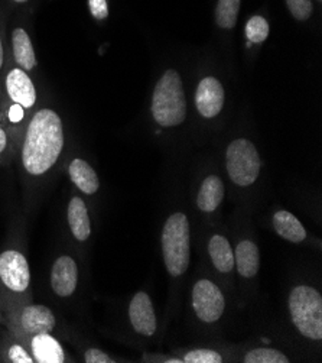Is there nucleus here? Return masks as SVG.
<instances>
[{
	"label": "nucleus",
	"mask_w": 322,
	"mask_h": 363,
	"mask_svg": "<svg viewBox=\"0 0 322 363\" xmlns=\"http://www.w3.org/2000/svg\"><path fill=\"white\" fill-rule=\"evenodd\" d=\"M19 140L0 118V167L9 164L18 154Z\"/></svg>",
	"instance_id": "24"
},
{
	"label": "nucleus",
	"mask_w": 322,
	"mask_h": 363,
	"mask_svg": "<svg viewBox=\"0 0 322 363\" xmlns=\"http://www.w3.org/2000/svg\"><path fill=\"white\" fill-rule=\"evenodd\" d=\"M65 143L62 116L50 106L38 107L26 123L16 154L26 186L37 189L45 183L59 165Z\"/></svg>",
	"instance_id": "1"
},
{
	"label": "nucleus",
	"mask_w": 322,
	"mask_h": 363,
	"mask_svg": "<svg viewBox=\"0 0 322 363\" xmlns=\"http://www.w3.org/2000/svg\"><path fill=\"white\" fill-rule=\"evenodd\" d=\"M226 169L237 187L255 184L262 169V158L256 145L247 138L233 139L226 148Z\"/></svg>",
	"instance_id": "8"
},
{
	"label": "nucleus",
	"mask_w": 322,
	"mask_h": 363,
	"mask_svg": "<svg viewBox=\"0 0 322 363\" xmlns=\"http://www.w3.org/2000/svg\"><path fill=\"white\" fill-rule=\"evenodd\" d=\"M241 9V0H217L214 8V21L219 29L230 32L236 28Z\"/></svg>",
	"instance_id": "22"
},
{
	"label": "nucleus",
	"mask_w": 322,
	"mask_h": 363,
	"mask_svg": "<svg viewBox=\"0 0 322 363\" xmlns=\"http://www.w3.org/2000/svg\"><path fill=\"white\" fill-rule=\"evenodd\" d=\"M315 2H316V4H321V2H322V0H315Z\"/></svg>",
	"instance_id": "33"
},
{
	"label": "nucleus",
	"mask_w": 322,
	"mask_h": 363,
	"mask_svg": "<svg viewBox=\"0 0 322 363\" xmlns=\"http://www.w3.org/2000/svg\"><path fill=\"white\" fill-rule=\"evenodd\" d=\"M226 104V90L220 79L216 76H204L195 87L194 106L197 113L211 121L222 115Z\"/></svg>",
	"instance_id": "10"
},
{
	"label": "nucleus",
	"mask_w": 322,
	"mask_h": 363,
	"mask_svg": "<svg viewBox=\"0 0 322 363\" xmlns=\"http://www.w3.org/2000/svg\"><path fill=\"white\" fill-rule=\"evenodd\" d=\"M288 12L297 22H306L314 15V0H284Z\"/></svg>",
	"instance_id": "27"
},
{
	"label": "nucleus",
	"mask_w": 322,
	"mask_h": 363,
	"mask_svg": "<svg viewBox=\"0 0 322 363\" xmlns=\"http://www.w3.org/2000/svg\"><path fill=\"white\" fill-rule=\"evenodd\" d=\"M88 9L97 22H103L109 18V2L107 0H88Z\"/></svg>",
	"instance_id": "29"
},
{
	"label": "nucleus",
	"mask_w": 322,
	"mask_h": 363,
	"mask_svg": "<svg viewBox=\"0 0 322 363\" xmlns=\"http://www.w3.org/2000/svg\"><path fill=\"white\" fill-rule=\"evenodd\" d=\"M0 362L35 363L25 342L12 332L0 339Z\"/></svg>",
	"instance_id": "21"
},
{
	"label": "nucleus",
	"mask_w": 322,
	"mask_h": 363,
	"mask_svg": "<svg viewBox=\"0 0 322 363\" xmlns=\"http://www.w3.org/2000/svg\"><path fill=\"white\" fill-rule=\"evenodd\" d=\"M275 232L284 240L291 243H302L306 240L308 233L298 217L288 210H277L272 217Z\"/></svg>",
	"instance_id": "20"
},
{
	"label": "nucleus",
	"mask_w": 322,
	"mask_h": 363,
	"mask_svg": "<svg viewBox=\"0 0 322 363\" xmlns=\"http://www.w3.org/2000/svg\"><path fill=\"white\" fill-rule=\"evenodd\" d=\"M68 178L81 194L84 196H96L100 190V179L96 169L91 167L88 161L80 157H74L67 165Z\"/></svg>",
	"instance_id": "16"
},
{
	"label": "nucleus",
	"mask_w": 322,
	"mask_h": 363,
	"mask_svg": "<svg viewBox=\"0 0 322 363\" xmlns=\"http://www.w3.org/2000/svg\"><path fill=\"white\" fill-rule=\"evenodd\" d=\"M163 264L172 278H181L191 262V229L185 213H172L161 232Z\"/></svg>",
	"instance_id": "4"
},
{
	"label": "nucleus",
	"mask_w": 322,
	"mask_h": 363,
	"mask_svg": "<svg viewBox=\"0 0 322 363\" xmlns=\"http://www.w3.org/2000/svg\"><path fill=\"white\" fill-rule=\"evenodd\" d=\"M207 250L214 265L220 274H231L234 269V252L230 240L220 233L212 235L208 239Z\"/></svg>",
	"instance_id": "19"
},
{
	"label": "nucleus",
	"mask_w": 322,
	"mask_h": 363,
	"mask_svg": "<svg viewBox=\"0 0 322 363\" xmlns=\"http://www.w3.org/2000/svg\"><path fill=\"white\" fill-rule=\"evenodd\" d=\"M67 225L77 243H87L93 235L91 217L87 203L81 196H73L67 204Z\"/></svg>",
	"instance_id": "14"
},
{
	"label": "nucleus",
	"mask_w": 322,
	"mask_h": 363,
	"mask_svg": "<svg viewBox=\"0 0 322 363\" xmlns=\"http://www.w3.org/2000/svg\"><path fill=\"white\" fill-rule=\"evenodd\" d=\"M4 324L9 332L22 340L35 335L52 333L57 329V317L54 311L42 304H33L30 301H4Z\"/></svg>",
	"instance_id": "6"
},
{
	"label": "nucleus",
	"mask_w": 322,
	"mask_h": 363,
	"mask_svg": "<svg viewBox=\"0 0 322 363\" xmlns=\"http://www.w3.org/2000/svg\"><path fill=\"white\" fill-rule=\"evenodd\" d=\"M83 362L86 363H116L117 360L113 359L110 354H107L98 347H87L83 353Z\"/></svg>",
	"instance_id": "28"
},
{
	"label": "nucleus",
	"mask_w": 322,
	"mask_h": 363,
	"mask_svg": "<svg viewBox=\"0 0 322 363\" xmlns=\"http://www.w3.org/2000/svg\"><path fill=\"white\" fill-rule=\"evenodd\" d=\"M129 321L132 329L145 337H152L156 333L158 329V318L155 313V307L152 303V298L145 291H137L127 308Z\"/></svg>",
	"instance_id": "13"
},
{
	"label": "nucleus",
	"mask_w": 322,
	"mask_h": 363,
	"mask_svg": "<svg viewBox=\"0 0 322 363\" xmlns=\"http://www.w3.org/2000/svg\"><path fill=\"white\" fill-rule=\"evenodd\" d=\"M224 200V183L223 179L216 175L209 174L207 175L200 186L197 194V207L202 213H212L216 211Z\"/></svg>",
	"instance_id": "18"
},
{
	"label": "nucleus",
	"mask_w": 322,
	"mask_h": 363,
	"mask_svg": "<svg viewBox=\"0 0 322 363\" xmlns=\"http://www.w3.org/2000/svg\"><path fill=\"white\" fill-rule=\"evenodd\" d=\"M80 284V267L74 257L68 253L58 255L51 267L50 285L52 293L62 300L71 298L79 289Z\"/></svg>",
	"instance_id": "11"
},
{
	"label": "nucleus",
	"mask_w": 322,
	"mask_h": 363,
	"mask_svg": "<svg viewBox=\"0 0 322 363\" xmlns=\"http://www.w3.org/2000/svg\"><path fill=\"white\" fill-rule=\"evenodd\" d=\"M191 306L201 323L214 324L226 311V297L216 282L202 278L192 286Z\"/></svg>",
	"instance_id": "9"
},
{
	"label": "nucleus",
	"mask_w": 322,
	"mask_h": 363,
	"mask_svg": "<svg viewBox=\"0 0 322 363\" xmlns=\"http://www.w3.org/2000/svg\"><path fill=\"white\" fill-rule=\"evenodd\" d=\"M184 363H222L224 357L222 353L214 349H192L188 350L183 357Z\"/></svg>",
	"instance_id": "26"
},
{
	"label": "nucleus",
	"mask_w": 322,
	"mask_h": 363,
	"mask_svg": "<svg viewBox=\"0 0 322 363\" xmlns=\"http://www.w3.org/2000/svg\"><path fill=\"white\" fill-rule=\"evenodd\" d=\"M6 64H8V41H6V32H5V22L4 19H0V82H2Z\"/></svg>",
	"instance_id": "30"
},
{
	"label": "nucleus",
	"mask_w": 322,
	"mask_h": 363,
	"mask_svg": "<svg viewBox=\"0 0 322 363\" xmlns=\"http://www.w3.org/2000/svg\"><path fill=\"white\" fill-rule=\"evenodd\" d=\"M0 297L8 303L30 301V268L18 247L0 252Z\"/></svg>",
	"instance_id": "7"
},
{
	"label": "nucleus",
	"mask_w": 322,
	"mask_h": 363,
	"mask_svg": "<svg viewBox=\"0 0 322 363\" xmlns=\"http://www.w3.org/2000/svg\"><path fill=\"white\" fill-rule=\"evenodd\" d=\"M5 320V313H4V300L0 297V324H4Z\"/></svg>",
	"instance_id": "32"
},
{
	"label": "nucleus",
	"mask_w": 322,
	"mask_h": 363,
	"mask_svg": "<svg viewBox=\"0 0 322 363\" xmlns=\"http://www.w3.org/2000/svg\"><path fill=\"white\" fill-rule=\"evenodd\" d=\"M270 25L263 15L250 16L244 25V36L248 45L259 47L269 38Z\"/></svg>",
	"instance_id": "23"
},
{
	"label": "nucleus",
	"mask_w": 322,
	"mask_h": 363,
	"mask_svg": "<svg viewBox=\"0 0 322 363\" xmlns=\"http://www.w3.org/2000/svg\"><path fill=\"white\" fill-rule=\"evenodd\" d=\"M288 311L297 332L311 342L322 340V296L316 288L299 284L288 296Z\"/></svg>",
	"instance_id": "5"
},
{
	"label": "nucleus",
	"mask_w": 322,
	"mask_h": 363,
	"mask_svg": "<svg viewBox=\"0 0 322 363\" xmlns=\"http://www.w3.org/2000/svg\"><path fill=\"white\" fill-rule=\"evenodd\" d=\"M8 58L32 76L38 69V58L30 35L23 25L12 26L8 35Z\"/></svg>",
	"instance_id": "12"
},
{
	"label": "nucleus",
	"mask_w": 322,
	"mask_h": 363,
	"mask_svg": "<svg viewBox=\"0 0 322 363\" xmlns=\"http://www.w3.org/2000/svg\"><path fill=\"white\" fill-rule=\"evenodd\" d=\"M28 346L33 360L37 363H64L69 362V357L52 333L35 335L23 340Z\"/></svg>",
	"instance_id": "15"
},
{
	"label": "nucleus",
	"mask_w": 322,
	"mask_h": 363,
	"mask_svg": "<svg viewBox=\"0 0 322 363\" xmlns=\"http://www.w3.org/2000/svg\"><path fill=\"white\" fill-rule=\"evenodd\" d=\"M244 363H289L291 359L273 347H255L243 356Z\"/></svg>",
	"instance_id": "25"
},
{
	"label": "nucleus",
	"mask_w": 322,
	"mask_h": 363,
	"mask_svg": "<svg viewBox=\"0 0 322 363\" xmlns=\"http://www.w3.org/2000/svg\"><path fill=\"white\" fill-rule=\"evenodd\" d=\"M40 93L32 76L9 58L0 82V118L21 143L32 113L38 108Z\"/></svg>",
	"instance_id": "2"
},
{
	"label": "nucleus",
	"mask_w": 322,
	"mask_h": 363,
	"mask_svg": "<svg viewBox=\"0 0 322 363\" xmlns=\"http://www.w3.org/2000/svg\"><path fill=\"white\" fill-rule=\"evenodd\" d=\"M188 113L187 94L180 72L173 68L165 69L158 79L151 99V115L162 129L181 126Z\"/></svg>",
	"instance_id": "3"
},
{
	"label": "nucleus",
	"mask_w": 322,
	"mask_h": 363,
	"mask_svg": "<svg viewBox=\"0 0 322 363\" xmlns=\"http://www.w3.org/2000/svg\"><path fill=\"white\" fill-rule=\"evenodd\" d=\"M29 2H32V0H9V4L13 6H23L28 5Z\"/></svg>",
	"instance_id": "31"
},
{
	"label": "nucleus",
	"mask_w": 322,
	"mask_h": 363,
	"mask_svg": "<svg viewBox=\"0 0 322 363\" xmlns=\"http://www.w3.org/2000/svg\"><path fill=\"white\" fill-rule=\"evenodd\" d=\"M234 269H237L238 275L244 279L258 277L260 269V252L253 240L243 239L237 243L234 250Z\"/></svg>",
	"instance_id": "17"
}]
</instances>
